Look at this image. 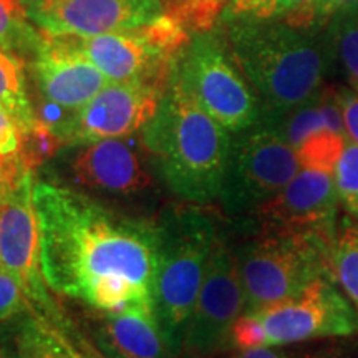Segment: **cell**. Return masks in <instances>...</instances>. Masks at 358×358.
<instances>
[{
    "instance_id": "6da1fadb",
    "label": "cell",
    "mask_w": 358,
    "mask_h": 358,
    "mask_svg": "<svg viewBox=\"0 0 358 358\" xmlns=\"http://www.w3.org/2000/svg\"><path fill=\"white\" fill-rule=\"evenodd\" d=\"M34 201L48 287L100 312L153 308L156 226L47 181L35 182Z\"/></svg>"
},
{
    "instance_id": "7a4b0ae2",
    "label": "cell",
    "mask_w": 358,
    "mask_h": 358,
    "mask_svg": "<svg viewBox=\"0 0 358 358\" xmlns=\"http://www.w3.org/2000/svg\"><path fill=\"white\" fill-rule=\"evenodd\" d=\"M143 141L174 194L196 204L219 199L232 138L182 88L174 69L158 113L146 124Z\"/></svg>"
},
{
    "instance_id": "3957f363",
    "label": "cell",
    "mask_w": 358,
    "mask_h": 358,
    "mask_svg": "<svg viewBox=\"0 0 358 358\" xmlns=\"http://www.w3.org/2000/svg\"><path fill=\"white\" fill-rule=\"evenodd\" d=\"M227 48L271 118H282L320 93L325 55L306 30L277 20L231 22Z\"/></svg>"
},
{
    "instance_id": "277c9868",
    "label": "cell",
    "mask_w": 358,
    "mask_h": 358,
    "mask_svg": "<svg viewBox=\"0 0 358 358\" xmlns=\"http://www.w3.org/2000/svg\"><path fill=\"white\" fill-rule=\"evenodd\" d=\"M153 312L174 357L181 355L182 337L219 239L214 219L198 208H185L163 217L158 226Z\"/></svg>"
},
{
    "instance_id": "5b68a950",
    "label": "cell",
    "mask_w": 358,
    "mask_h": 358,
    "mask_svg": "<svg viewBox=\"0 0 358 358\" xmlns=\"http://www.w3.org/2000/svg\"><path fill=\"white\" fill-rule=\"evenodd\" d=\"M332 236L319 232H259L237 248L244 313H256L301 295L313 282L332 279Z\"/></svg>"
},
{
    "instance_id": "8992f818",
    "label": "cell",
    "mask_w": 358,
    "mask_h": 358,
    "mask_svg": "<svg viewBox=\"0 0 358 358\" xmlns=\"http://www.w3.org/2000/svg\"><path fill=\"white\" fill-rule=\"evenodd\" d=\"M174 75L227 131L239 133L259 123V98L217 35H194L174 62Z\"/></svg>"
},
{
    "instance_id": "52a82bcc",
    "label": "cell",
    "mask_w": 358,
    "mask_h": 358,
    "mask_svg": "<svg viewBox=\"0 0 358 358\" xmlns=\"http://www.w3.org/2000/svg\"><path fill=\"white\" fill-rule=\"evenodd\" d=\"M302 169L301 159L274 124H254L231 141L229 161L219 194L231 217L252 216Z\"/></svg>"
},
{
    "instance_id": "ba28073f",
    "label": "cell",
    "mask_w": 358,
    "mask_h": 358,
    "mask_svg": "<svg viewBox=\"0 0 358 358\" xmlns=\"http://www.w3.org/2000/svg\"><path fill=\"white\" fill-rule=\"evenodd\" d=\"M244 313V290L234 249L219 236L198 301L187 319L181 352L208 358L231 347V330Z\"/></svg>"
},
{
    "instance_id": "9c48e42d",
    "label": "cell",
    "mask_w": 358,
    "mask_h": 358,
    "mask_svg": "<svg viewBox=\"0 0 358 358\" xmlns=\"http://www.w3.org/2000/svg\"><path fill=\"white\" fill-rule=\"evenodd\" d=\"M254 315L261 322L267 347L358 334V310L332 279L313 282L297 297Z\"/></svg>"
},
{
    "instance_id": "30bf717a",
    "label": "cell",
    "mask_w": 358,
    "mask_h": 358,
    "mask_svg": "<svg viewBox=\"0 0 358 358\" xmlns=\"http://www.w3.org/2000/svg\"><path fill=\"white\" fill-rule=\"evenodd\" d=\"M168 85L110 82L55 129L70 145L129 136L155 118Z\"/></svg>"
},
{
    "instance_id": "8fae6325",
    "label": "cell",
    "mask_w": 358,
    "mask_h": 358,
    "mask_svg": "<svg viewBox=\"0 0 358 358\" xmlns=\"http://www.w3.org/2000/svg\"><path fill=\"white\" fill-rule=\"evenodd\" d=\"M22 6L40 32L75 37L138 29L166 8L163 0H22Z\"/></svg>"
},
{
    "instance_id": "7c38bea8",
    "label": "cell",
    "mask_w": 358,
    "mask_h": 358,
    "mask_svg": "<svg viewBox=\"0 0 358 358\" xmlns=\"http://www.w3.org/2000/svg\"><path fill=\"white\" fill-rule=\"evenodd\" d=\"M340 206L334 173L302 168L295 178L252 214L261 232H319L332 236Z\"/></svg>"
},
{
    "instance_id": "4fadbf2b",
    "label": "cell",
    "mask_w": 358,
    "mask_h": 358,
    "mask_svg": "<svg viewBox=\"0 0 358 358\" xmlns=\"http://www.w3.org/2000/svg\"><path fill=\"white\" fill-rule=\"evenodd\" d=\"M34 171H25L0 211V267L24 287L30 302L50 308L40 266V231L34 201Z\"/></svg>"
},
{
    "instance_id": "5bb4252c",
    "label": "cell",
    "mask_w": 358,
    "mask_h": 358,
    "mask_svg": "<svg viewBox=\"0 0 358 358\" xmlns=\"http://www.w3.org/2000/svg\"><path fill=\"white\" fill-rule=\"evenodd\" d=\"M34 70L45 100L71 113L87 105L110 83L98 66L80 50L71 35L40 32Z\"/></svg>"
},
{
    "instance_id": "9a60e30c",
    "label": "cell",
    "mask_w": 358,
    "mask_h": 358,
    "mask_svg": "<svg viewBox=\"0 0 358 358\" xmlns=\"http://www.w3.org/2000/svg\"><path fill=\"white\" fill-rule=\"evenodd\" d=\"M70 171L77 185L110 194H138L151 185L140 151L120 138L88 143L73 156Z\"/></svg>"
},
{
    "instance_id": "2e32d148",
    "label": "cell",
    "mask_w": 358,
    "mask_h": 358,
    "mask_svg": "<svg viewBox=\"0 0 358 358\" xmlns=\"http://www.w3.org/2000/svg\"><path fill=\"white\" fill-rule=\"evenodd\" d=\"M95 338L108 358H174L150 307L103 312Z\"/></svg>"
},
{
    "instance_id": "e0dca14e",
    "label": "cell",
    "mask_w": 358,
    "mask_h": 358,
    "mask_svg": "<svg viewBox=\"0 0 358 358\" xmlns=\"http://www.w3.org/2000/svg\"><path fill=\"white\" fill-rule=\"evenodd\" d=\"M330 275L358 310V221L343 216L335 226L329 249Z\"/></svg>"
},
{
    "instance_id": "ac0fdd59",
    "label": "cell",
    "mask_w": 358,
    "mask_h": 358,
    "mask_svg": "<svg viewBox=\"0 0 358 358\" xmlns=\"http://www.w3.org/2000/svg\"><path fill=\"white\" fill-rule=\"evenodd\" d=\"M0 105L17 120L22 131H27L38 118L27 93L22 58L2 47H0Z\"/></svg>"
},
{
    "instance_id": "d6986e66",
    "label": "cell",
    "mask_w": 358,
    "mask_h": 358,
    "mask_svg": "<svg viewBox=\"0 0 358 358\" xmlns=\"http://www.w3.org/2000/svg\"><path fill=\"white\" fill-rule=\"evenodd\" d=\"M40 32L27 19L22 0H0V47L17 55H35Z\"/></svg>"
},
{
    "instance_id": "ffe728a7",
    "label": "cell",
    "mask_w": 358,
    "mask_h": 358,
    "mask_svg": "<svg viewBox=\"0 0 358 358\" xmlns=\"http://www.w3.org/2000/svg\"><path fill=\"white\" fill-rule=\"evenodd\" d=\"M313 0H229L224 8V20H279L289 22Z\"/></svg>"
},
{
    "instance_id": "44dd1931",
    "label": "cell",
    "mask_w": 358,
    "mask_h": 358,
    "mask_svg": "<svg viewBox=\"0 0 358 358\" xmlns=\"http://www.w3.org/2000/svg\"><path fill=\"white\" fill-rule=\"evenodd\" d=\"M17 345L22 358H85L58 337V334L50 332L35 320H27L17 338Z\"/></svg>"
},
{
    "instance_id": "7402d4cb",
    "label": "cell",
    "mask_w": 358,
    "mask_h": 358,
    "mask_svg": "<svg viewBox=\"0 0 358 358\" xmlns=\"http://www.w3.org/2000/svg\"><path fill=\"white\" fill-rule=\"evenodd\" d=\"M64 143V138L58 134L55 127H52L45 120L37 118V122L24 131V141H22L19 158L20 163L30 171H35L48 159H52Z\"/></svg>"
},
{
    "instance_id": "603a6c76",
    "label": "cell",
    "mask_w": 358,
    "mask_h": 358,
    "mask_svg": "<svg viewBox=\"0 0 358 358\" xmlns=\"http://www.w3.org/2000/svg\"><path fill=\"white\" fill-rule=\"evenodd\" d=\"M334 43L343 73L353 92H358V13H340L334 20Z\"/></svg>"
},
{
    "instance_id": "cb8c5ba5",
    "label": "cell",
    "mask_w": 358,
    "mask_h": 358,
    "mask_svg": "<svg viewBox=\"0 0 358 358\" xmlns=\"http://www.w3.org/2000/svg\"><path fill=\"white\" fill-rule=\"evenodd\" d=\"M340 206L347 216L358 221V145L348 140L334 169Z\"/></svg>"
},
{
    "instance_id": "d4e9b609",
    "label": "cell",
    "mask_w": 358,
    "mask_h": 358,
    "mask_svg": "<svg viewBox=\"0 0 358 358\" xmlns=\"http://www.w3.org/2000/svg\"><path fill=\"white\" fill-rule=\"evenodd\" d=\"M231 358H358V347L355 345H330L320 348H284L277 347H261L252 350H237Z\"/></svg>"
},
{
    "instance_id": "484cf974",
    "label": "cell",
    "mask_w": 358,
    "mask_h": 358,
    "mask_svg": "<svg viewBox=\"0 0 358 358\" xmlns=\"http://www.w3.org/2000/svg\"><path fill=\"white\" fill-rule=\"evenodd\" d=\"M353 10H358V0H313L310 6L299 12L294 19L285 24L295 27V29L307 30L330 17H337L340 13Z\"/></svg>"
},
{
    "instance_id": "4316f807",
    "label": "cell",
    "mask_w": 358,
    "mask_h": 358,
    "mask_svg": "<svg viewBox=\"0 0 358 358\" xmlns=\"http://www.w3.org/2000/svg\"><path fill=\"white\" fill-rule=\"evenodd\" d=\"M30 303L20 282L10 272L0 268V322L19 315Z\"/></svg>"
},
{
    "instance_id": "83f0119b",
    "label": "cell",
    "mask_w": 358,
    "mask_h": 358,
    "mask_svg": "<svg viewBox=\"0 0 358 358\" xmlns=\"http://www.w3.org/2000/svg\"><path fill=\"white\" fill-rule=\"evenodd\" d=\"M231 347L236 350H252L267 347L266 334L254 313H243L231 330Z\"/></svg>"
},
{
    "instance_id": "f1b7e54d",
    "label": "cell",
    "mask_w": 358,
    "mask_h": 358,
    "mask_svg": "<svg viewBox=\"0 0 358 358\" xmlns=\"http://www.w3.org/2000/svg\"><path fill=\"white\" fill-rule=\"evenodd\" d=\"M24 131L17 120L0 105V161L20 158Z\"/></svg>"
},
{
    "instance_id": "f546056e",
    "label": "cell",
    "mask_w": 358,
    "mask_h": 358,
    "mask_svg": "<svg viewBox=\"0 0 358 358\" xmlns=\"http://www.w3.org/2000/svg\"><path fill=\"white\" fill-rule=\"evenodd\" d=\"M25 171H30V169H27L20 163V159L0 161V211H2V208L10 198Z\"/></svg>"
},
{
    "instance_id": "4dcf8cb0",
    "label": "cell",
    "mask_w": 358,
    "mask_h": 358,
    "mask_svg": "<svg viewBox=\"0 0 358 358\" xmlns=\"http://www.w3.org/2000/svg\"><path fill=\"white\" fill-rule=\"evenodd\" d=\"M347 138L358 145V92H338Z\"/></svg>"
},
{
    "instance_id": "1f68e13d",
    "label": "cell",
    "mask_w": 358,
    "mask_h": 358,
    "mask_svg": "<svg viewBox=\"0 0 358 358\" xmlns=\"http://www.w3.org/2000/svg\"><path fill=\"white\" fill-rule=\"evenodd\" d=\"M0 358H22L19 353H13V352H8L7 348H2L0 347Z\"/></svg>"
},
{
    "instance_id": "d6a6232c",
    "label": "cell",
    "mask_w": 358,
    "mask_h": 358,
    "mask_svg": "<svg viewBox=\"0 0 358 358\" xmlns=\"http://www.w3.org/2000/svg\"><path fill=\"white\" fill-rule=\"evenodd\" d=\"M226 2H229V0H226Z\"/></svg>"
},
{
    "instance_id": "836d02e7",
    "label": "cell",
    "mask_w": 358,
    "mask_h": 358,
    "mask_svg": "<svg viewBox=\"0 0 358 358\" xmlns=\"http://www.w3.org/2000/svg\"><path fill=\"white\" fill-rule=\"evenodd\" d=\"M0 268H2V267H0Z\"/></svg>"
}]
</instances>
